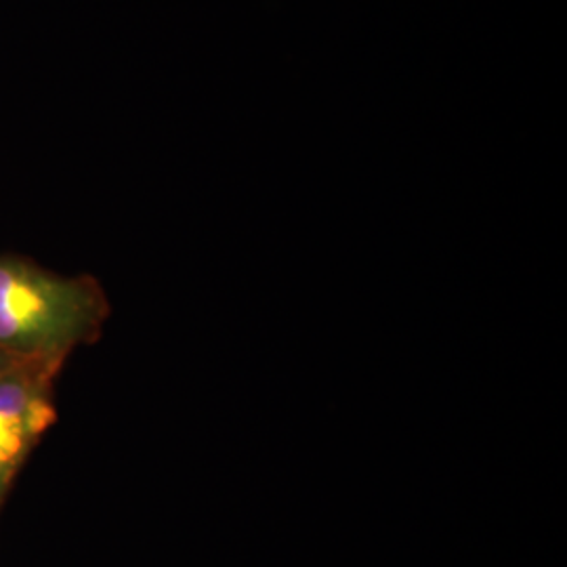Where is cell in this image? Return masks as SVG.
Segmentation results:
<instances>
[{"label": "cell", "mask_w": 567, "mask_h": 567, "mask_svg": "<svg viewBox=\"0 0 567 567\" xmlns=\"http://www.w3.org/2000/svg\"><path fill=\"white\" fill-rule=\"evenodd\" d=\"M39 444L28 433L21 431H0V505L13 484L18 471H20L23 461L28 454Z\"/></svg>", "instance_id": "obj_2"}, {"label": "cell", "mask_w": 567, "mask_h": 567, "mask_svg": "<svg viewBox=\"0 0 567 567\" xmlns=\"http://www.w3.org/2000/svg\"><path fill=\"white\" fill-rule=\"evenodd\" d=\"M105 318L95 280L0 257V351L16 362L60 370L76 347L100 337Z\"/></svg>", "instance_id": "obj_1"}]
</instances>
